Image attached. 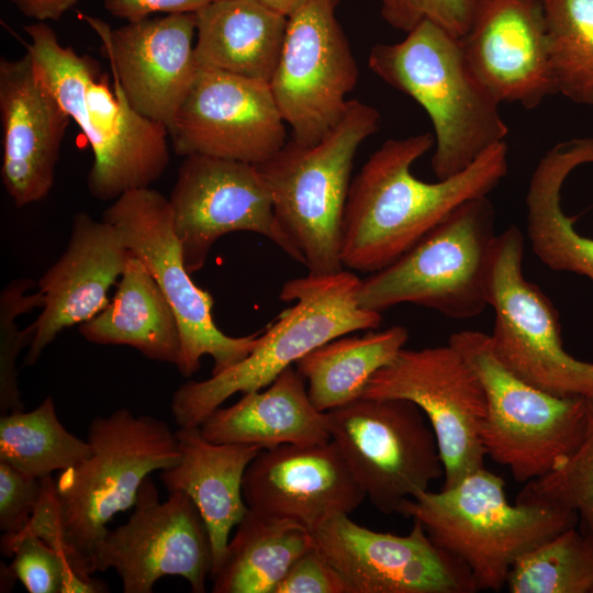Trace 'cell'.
<instances>
[{"label": "cell", "mask_w": 593, "mask_h": 593, "mask_svg": "<svg viewBox=\"0 0 593 593\" xmlns=\"http://www.w3.org/2000/svg\"><path fill=\"white\" fill-rule=\"evenodd\" d=\"M383 20L392 27L410 32L429 21L457 37L469 30L475 0H378Z\"/></svg>", "instance_id": "8d00e7d4"}, {"label": "cell", "mask_w": 593, "mask_h": 593, "mask_svg": "<svg viewBox=\"0 0 593 593\" xmlns=\"http://www.w3.org/2000/svg\"><path fill=\"white\" fill-rule=\"evenodd\" d=\"M88 440L69 433L60 423L52 396L30 412L0 417V462L44 479L90 455Z\"/></svg>", "instance_id": "4dcf8cb0"}, {"label": "cell", "mask_w": 593, "mask_h": 593, "mask_svg": "<svg viewBox=\"0 0 593 593\" xmlns=\"http://www.w3.org/2000/svg\"><path fill=\"white\" fill-rule=\"evenodd\" d=\"M434 144L430 133L388 139L351 180L342 224L344 268L370 275L387 268L459 205L489 195L507 174L502 142L460 174L423 181L412 166Z\"/></svg>", "instance_id": "6da1fadb"}, {"label": "cell", "mask_w": 593, "mask_h": 593, "mask_svg": "<svg viewBox=\"0 0 593 593\" xmlns=\"http://www.w3.org/2000/svg\"><path fill=\"white\" fill-rule=\"evenodd\" d=\"M504 486L482 467L450 488L405 500L398 513L421 523L434 544L459 558L478 591L499 592L519 556L579 524L572 511L511 504Z\"/></svg>", "instance_id": "8992f818"}, {"label": "cell", "mask_w": 593, "mask_h": 593, "mask_svg": "<svg viewBox=\"0 0 593 593\" xmlns=\"http://www.w3.org/2000/svg\"><path fill=\"white\" fill-rule=\"evenodd\" d=\"M131 256L112 224L86 212L74 216L66 250L37 282L44 302L31 324L34 336L25 366H33L60 332L92 318L109 304L108 291L120 280Z\"/></svg>", "instance_id": "603a6c76"}, {"label": "cell", "mask_w": 593, "mask_h": 593, "mask_svg": "<svg viewBox=\"0 0 593 593\" xmlns=\"http://www.w3.org/2000/svg\"><path fill=\"white\" fill-rule=\"evenodd\" d=\"M80 335L99 345H126L150 360L174 363L180 357L177 317L157 282L133 254L109 304L79 325Z\"/></svg>", "instance_id": "83f0119b"}, {"label": "cell", "mask_w": 593, "mask_h": 593, "mask_svg": "<svg viewBox=\"0 0 593 593\" xmlns=\"http://www.w3.org/2000/svg\"><path fill=\"white\" fill-rule=\"evenodd\" d=\"M339 0H304L289 16L269 81L291 139L318 143L343 118L359 70L335 10Z\"/></svg>", "instance_id": "5bb4252c"}, {"label": "cell", "mask_w": 593, "mask_h": 593, "mask_svg": "<svg viewBox=\"0 0 593 593\" xmlns=\"http://www.w3.org/2000/svg\"><path fill=\"white\" fill-rule=\"evenodd\" d=\"M24 31L36 72L91 146L90 194L114 201L158 180L169 163L167 127L136 112L115 78L111 89L99 64L61 45L45 22Z\"/></svg>", "instance_id": "7a4b0ae2"}, {"label": "cell", "mask_w": 593, "mask_h": 593, "mask_svg": "<svg viewBox=\"0 0 593 593\" xmlns=\"http://www.w3.org/2000/svg\"><path fill=\"white\" fill-rule=\"evenodd\" d=\"M3 556H13L9 567L30 593H100L107 586L85 578L74 569L67 556L34 535L1 538Z\"/></svg>", "instance_id": "e575fe53"}, {"label": "cell", "mask_w": 593, "mask_h": 593, "mask_svg": "<svg viewBox=\"0 0 593 593\" xmlns=\"http://www.w3.org/2000/svg\"><path fill=\"white\" fill-rule=\"evenodd\" d=\"M275 11L289 16L304 0H260Z\"/></svg>", "instance_id": "b9f144b4"}, {"label": "cell", "mask_w": 593, "mask_h": 593, "mask_svg": "<svg viewBox=\"0 0 593 593\" xmlns=\"http://www.w3.org/2000/svg\"><path fill=\"white\" fill-rule=\"evenodd\" d=\"M35 283L29 279L10 281L0 294V413L23 411L18 384L16 360L25 346H30L34 329L29 325L20 331L16 318L43 306V295L36 291L29 294Z\"/></svg>", "instance_id": "d590c367"}, {"label": "cell", "mask_w": 593, "mask_h": 593, "mask_svg": "<svg viewBox=\"0 0 593 593\" xmlns=\"http://www.w3.org/2000/svg\"><path fill=\"white\" fill-rule=\"evenodd\" d=\"M407 339V329L400 325L370 329L361 336H339L307 353L294 368L306 381L314 406L327 412L359 399L369 379Z\"/></svg>", "instance_id": "f546056e"}, {"label": "cell", "mask_w": 593, "mask_h": 593, "mask_svg": "<svg viewBox=\"0 0 593 593\" xmlns=\"http://www.w3.org/2000/svg\"><path fill=\"white\" fill-rule=\"evenodd\" d=\"M360 398L403 399L419 407L439 447L443 489L484 467L485 392L475 371L450 344L402 348L369 379Z\"/></svg>", "instance_id": "4fadbf2b"}, {"label": "cell", "mask_w": 593, "mask_h": 593, "mask_svg": "<svg viewBox=\"0 0 593 593\" xmlns=\"http://www.w3.org/2000/svg\"><path fill=\"white\" fill-rule=\"evenodd\" d=\"M211 0H103L105 10L127 22L149 18L154 13L197 12Z\"/></svg>", "instance_id": "ab89813d"}, {"label": "cell", "mask_w": 593, "mask_h": 593, "mask_svg": "<svg viewBox=\"0 0 593 593\" xmlns=\"http://www.w3.org/2000/svg\"><path fill=\"white\" fill-rule=\"evenodd\" d=\"M93 568L94 572L114 569L124 593H150L165 575L182 577L191 592L203 593L213 572L210 534L188 494L172 491L161 503L147 477L130 519L109 529L98 545Z\"/></svg>", "instance_id": "2e32d148"}, {"label": "cell", "mask_w": 593, "mask_h": 593, "mask_svg": "<svg viewBox=\"0 0 593 593\" xmlns=\"http://www.w3.org/2000/svg\"><path fill=\"white\" fill-rule=\"evenodd\" d=\"M494 221L489 195L466 201L396 261L361 280L359 305L381 313L412 303L450 318L478 316L489 305Z\"/></svg>", "instance_id": "ba28073f"}, {"label": "cell", "mask_w": 593, "mask_h": 593, "mask_svg": "<svg viewBox=\"0 0 593 593\" xmlns=\"http://www.w3.org/2000/svg\"><path fill=\"white\" fill-rule=\"evenodd\" d=\"M80 18L98 34L112 77L132 108L169 131L200 69L195 12L149 16L116 29L87 14Z\"/></svg>", "instance_id": "d6986e66"}, {"label": "cell", "mask_w": 593, "mask_h": 593, "mask_svg": "<svg viewBox=\"0 0 593 593\" xmlns=\"http://www.w3.org/2000/svg\"><path fill=\"white\" fill-rule=\"evenodd\" d=\"M557 93L593 105V0H541Z\"/></svg>", "instance_id": "1f68e13d"}, {"label": "cell", "mask_w": 593, "mask_h": 593, "mask_svg": "<svg viewBox=\"0 0 593 593\" xmlns=\"http://www.w3.org/2000/svg\"><path fill=\"white\" fill-rule=\"evenodd\" d=\"M326 415L331 440L379 512L398 513L444 475L436 436L413 402L359 398Z\"/></svg>", "instance_id": "8fae6325"}, {"label": "cell", "mask_w": 593, "mask_h": 593, "mask_svg": "<svg viewBox=\"0 0 593 593\" xmlns=\"http://www.w3.org/2000/svg\"><path fill=\"white\" fill-rule=\"evenodd\" d=\"M90 455L60 471L54 497L58 532L76 572L94 573L98 545L113 516L134 506L144 480L180 459L176 432L150 415L119 409L96 417L88 429Z\"/></svg>", "instance_id": "277c9868"}, {"label": "cell", "mask_w": 593, "mask_h": 593, "mask_svg": "<svg viewBox=\"0 0 593 593\" xmlns=\"http://www.w3.org/2000/svg\"><path fill=\"white\" fill-rule=\"evenodd\" d=\"M360 283L354 272L344 269L287 281L279 298L295 303L259 335L246 358L206 380L188 381L175 391L170 407L176 424L200 426L232 395L266 388L316 347L353 332L377 329L381 313L359 305Z\"/></svg>", "instance_id": "5b68a950"}, {"label": "cell", "mask_w": 593, "mask_h": 593, "mask_svg": "<svg viewBox=\"0 0 593 593\" xmlns=\"http://www.w3.org/2000/svg\"><path fill=\"white\" fill-rule=\"evenodd\" d=\"M23 15L37 22L58 21L78 0H9Z\"/></svg>", "instance_id": "60d3db41"}, {"label": "cell", "mask_w": 593, "mask_h": 593, "mask_svg": "<svg viewBox=\"0 0 593 593\" xmlns=\"http://www.w3.org/2000/svg\"><path fill=\"white\" fill-rule=\"evenodd\" d=\"M315 547L348 593H473L469 568L438 547L413 521L407 535L371 530L337 515L312 532Z\"/></svg>", "instance_id": "e0dca14e"}, {"label": "cell", "mask_w": 593, "mask_h": 593, "mask_svg": "<svg viewBox=\"0 0 593 593\" xmlns=\"http://www.w3.org/2000/svg\"><path fill=\"white\" fill-rule=\"evenodd\" d=\"M592 593H593V591H592Z\"/></svg>", "instance_id": "7bdbcfd3"}, {"label": "cell", "mask_w": 593, "mask_h": 593, "mask_svg": "<svg viewBox=\"0 0 593 593\" xmlns=\"http://www.w3.org/2000/svg\"><path fill=\"white\" fill-rule=\"evenodd\" d=\"M243 495L249 510L313 532L353 513L366 494L336 445L262 449L248 466Z\"/></svg>", "instance_id": "44dd1931"}, {"label": "cell", "mask_w": 593, "mask_h": 593, "mask_svg": "<svg viewBox=\"0 0 593 593\" xmlns=\"http://www.w3.org/2000/svg\"><path fill=\"white\" fill-rule=\"evenodd\" d=\"M511 593H592L593 537L569 527L519 556L507 574Z\"/></svg>", "instance_id": "d6a6232c"}, {"label": "cell", "mask_w": 593, "mask_h": 593, "mask_svg": "<svg viewBox=\"0 0 593 593\" xmlns=\"http://www.w3.org/2000/svg\"><path fill=\"white\" fill-rule=\"evenodd\" d=\"M448 344L484 389L485 455L508 468L516 481L545 475L578 447L586 426V399L553 395L522 380L496 357L489 334L465 329L451 334Z\"/></svg>", "instance_id": "9c48e42d"}, {"label": "cell", "mask_w": 593, "mask_h": 593, "mask_svg": "<svg viewBox=\"0 0 593 593\" xmlns=\"http://www.w3.org/2000/svg\"><path fill=\"white\" fill-rule=\"evenodd\" d=\"M523 255L517 226L496 235L489 281V305L495 313L493 350L511 372L542 391L593 399V362L564 349L558 312L524 277Z\"/></svg>", "instance_id": "7c38bea8"}, {"label": "cell", "mask_w": 593, "mask_h": 593, "mask_svg": "<svg viewBox=\"0 0 593 593\" xmlns=\"http://www.w3.org/2000/svg\"><path fill=\"white\" fill-rule=\"evenodd\" d=\"M1 180L22 208L43 200L54 183L70 118L41 79L27 53L0 60Z\"/></svg>", "instance_id": "7402d4cb"}, {"label": "cell", "mask_w": 593, "mask_h": 593, "mask_svg": "<svg viewBox=\"0 0 593 593\" xmlns=\"http://www.w3.org/2000/svg\"><path fill=\"white\" fill-rule=\"evenodd\" d=\"M178 155L259 165L287 143L269 82L200 68L168 131Z\"/></svg>", "instance_id": "ac0fdd59"}, {"label": "cell", "mask_w": 593, "mask_h": 593, "mask_svg": "<svg viewBox=\"0 0 593 593\" xmlns=\"http://www.w3.org/2000/svg\"><path fill=\"white\" fill-rule=\"evenodd\" d=\"M200 429L213 443L260 449L315 446L331 440L326 412L314 406L305 380L294 366L266 388L244 393L231 406L215 409Z\"/></svg>", "instance_id": "d4e9b609"}, {"label": "cell", "mask_w": 593, "mask_h": 593, "mask_svg": "<svg viewBox=\"0 0 593 593\" xmlns=\"http://www.w3.org/2000/svg\"><path fill=\"white\" fill-rule=\"evenodd\" d=\"M516 502L572 511L593 537V399H586V426L578 447L555 469L525 484Z\"/></svg>", "instance_id": "836d02e7"}, {"label": "cell", "mask_w": 593, "mask_h": 593, "mask_svg": "<svg viewBox=\"0 0 593 593\" xmlns=\"http://www.w3.org/2000/svg\"><path fill=\"white\" fill-rule=\"evenodd\" d=\"M465 56L501 104L530 110L557 93L541 0H475Z\"/></svg>", "instance_id": "ffe728a7"}, {"label": "cell", "mask_w": 593, "mask_h": 593, "mask_svg": "<svg viewBox=\"0 0 593 593\" xmlns=\"http://www.w3.org/2000/svg\"><path fill=\"white\" fill-rule=\"evenodd\" d=\"M195 16L200 68L270 81L288 16L260 0H211Z\"/></svg>", "instance_id": "4316f807"}, {"label": "cell", "mask_w": 593, "mask_h": 593, "mask_svg": "<svg viewBox=\"0 0 593 593\" xmlns=\"http://www.w3.org/2000/svg\"><path fill=\"white\" fill-rule=\"evenodd\" d=\"M275 593H348V590L340 574L314 545L293 563Z\"/></svg>", "instance_id": "f35d334b"}, {"label": "cell", "mask_w": 593, "mask_h": 593, "mask_svg": "<svg viewBox=\"0 0 593 593\" xmlns=\"http://www.w3.org/2000/svg\"><path fill=\"white\" fill-rule=\"evenodd\" d=\"M380 125L379 111L349 100L340 121L316 144L293 139L256 165L272 198L276 219L313 276L344 269L342 224L354 158Z\"/></svg>", "instance_id": "52a82bcc"}, {"label": "cell", "mask_w": 593, "mask_h": 593, "mask_svg": "<svg viewBox=\"0 0 593 593\" xmlns=\"http://www.w3.org/2000/svg\"><path fill=\"white\" fill-rule=\"evenodd\" d=\"M370 70L415 100L432 121L437 180L460 174L491 147L505 142L508 126L500 103L470 67L460 37L425 21L403 41L374 45Z\"/></svg>", "instance_id": "3957f363"}, {"label": "cell", "mask_w": 593, "mask_h": 593, "mask_svg": "<svg viewBox=\"0 0 593 593\" xmlns=\"http://www.w3.org/2000/svg\"><path fill=\"white\" fill-rule=\"evenodd\" d=\"M314 546L312 532L248 508L213 578V593H275L293 563Z\"/></svg>", "instance_id": "f1b7e54d"}, {"label": "cell", "mask_w": 593, "mask_h": 593, "mask_svg": "<svg viewBox=\"0 0 593 593\" xmlns=\"http://www.w3.org/2000/svg\"><path fill=\"white\" fill-rule=\"evenodd\" d=\"M102 220L118 230L174 310L180 331V357L176 367L183 377H191L200 369L204 355L213 359L211 376H214L253 351L260 332L233 337L213 321L212 295L192 281L184 266L168 198L149 187L131 190L112 201Z\"/></svg>", "instance_id": "30bf717a"}, {"label": "cell", "mask_w": 593, "mask_h": 593, "mask_svg": "<svg viewBox=\"0 0 593 593\" xmlns=\"http://www.w3.org/2000/svg\"><path fill=\"white\" fill-rule=\"evenodd\" d=\"M176 437L180 459L174 467L161 470L159 479L168 492L188 494L202 515L212 542L213 577L222 564L232 528L248 511L243 479L262 449L210 441L200 426L179 427Z\"/></svg>", "instance_id": "cb8c5ba5"}, {"label": "cell", "mask_w": 593, "mask_h": 593, "mask_svg": "<svg viewBox=\"0 0 593 593\" xmlns=\"http://www.w3.org/2000/svg\"><path fill=\"white\" fill-rule=\"evenodd\" d=\"M43 481L0 462V529L4 537L21 533L42 496Z\"/></svg>", "instance_id": "74e56055"}, {"label": "cell", "mask_w": 593, "mask_h": 593, "mask_svg": "<svg viewBox=\"0 0 593 593\" xmlns=\"http://www.w3.org/2000/svg\"><path fill=\"white\" fill-rule=\"evenodd\" d=\"M168 199L190 273L204 267L219 238L238 231L267 237L304 265L301 253L276 219L270 190L256 165L188 155Z\"/></svg>", "instance_id": "9a60e30c"}, {"label": "cell", "mask_w": 593, "mask_h": 593, "mask_svg": "<svg viewBox=\"0 0 593 593\" xmlns=\"http://www.w3.org/2000/svg\"><path fill=\"white\" fill-rule=\"evenodd\" d=\"M593 164V138L556 144L538 161L526 194V228L534 255L555 271L586 277L593 283V238L574 227L561 205L566 179L580 166Z\"/></svg>", "instance_id": "484cf974"}]
</instances>
